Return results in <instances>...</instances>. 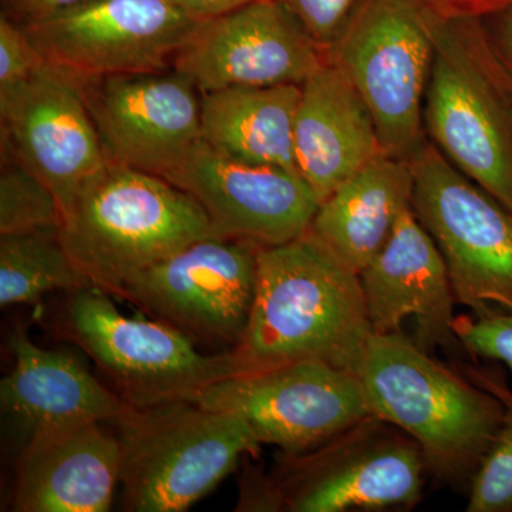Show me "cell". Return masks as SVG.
<instances>
[{
    "label": "cell",
    "instance_id": "cell-18",
    "mask_svg": "<svg viewBox=\"0 0 512 512\" xmlns=\"http://www.w3.org/2000/svg\"><path fill=\"white\" fill-rule=\"evenodd\" d=\"M104 423L39 431L26 440L13 510L106 512L120 484V444Z\"/></svg>",
    "mask_w": 512,
    "mask_h": 512
},
{
    "label": "cell",
    "instance_id": "cell-23",
    "mask_svg": "<svg viewBox=\"0 0 512 512\" xmlns=\"http://www.w3.org/2000/svg\"><path fill=\"white\" fill-rule=\"evenodd\" d=\"M93 286L67 254L59 228L0 235V306L35 303L50 292Z\"/></svg>",
    "mask_w": 512,
    "mask_h": 512
},
{
    "label": "cell",
    "instance_id": "cell-24",
    "mask_svg": "<svg viewBox=\"0 0 512 512\" xmlns=\"http://www.w3.org/2000/svg\"><path fill=\"white\" fill-rule=\"evenodd\" d=\"M461 372L493 393L503 404V423L493 446L478 468L470 493L468 512H512V390L504 373L491 367L461 366Z\"/></svg>",
    "mask_w": 512,
    "mask_h": 512
},
{
    "label": "cell",
    "instance_id": "cell-5",
    "mask_svg": "<svg viewBox=\"0 0 512 512\" xmlns=\"http://www.w3.org/2000/svg\"><path fill=\"white\" fill-rule=\"evenodd\" d=\"M111 426L120 444L124 507L134 512L188 510L261 447L237 416L195 400L128 403Z\"/></svg>",
    "mask_w": 512,
    "mask_h": 512
},
{
    "label": "cell",
    "instance_id": "cell-30",
    "mask_svg": "<svg viewBox=\"0 0 512 512\" xmlns=\"http://www.w3.org/2000/svg\"><path fill=\"white\" fill-rule=\"evenodd\" d=\"M488 19L490 25L485 26L491 46L512 90V9Z\"/></svg>",
    "mask_w": 512,
    "mask_h": 512
},
{
    "label": "cell",
    "instance_id": "cell-21",
    "mask_svg": "<svg viewBox=\"0 0 512 512\" xmlns=\"http://www.w3.org/2000/svg\"><path fill=\"white\" fill-rule=\"evenodd\" d=\"M413 192L410 161L383 154L320 202L308 232L360 274L412 207Z\"/></svg>",
    "mask_w": 512,
    "mask_h": 512
},
{
    "label": "cell",
    "instance_id": "cell-25",
    "mask_svg": "<svg viewBox=\"0 0 512 512\" xmlns=\"http://www.w3.org/2000/svg\"><path fill=\"white\" fill-rule=\"evenodd\" d=\"M62 221L55 192L22 161L2 150L0 235L60 228Z\"/></svg>",
    "mask_w": 512,
    "mask_h": 512
},
{
    "label": "cell",
    "instance_id": "cell-11",
    "mask_svg": "<svg viewBox=\"0 0 512 512\" xmlns=\"http://www.w3.org/2000/svg\"><path fill=\"white\" fill-rule=\"evenodd\" d=\"M259 248L220 237L200 239L150 266L111 295L180 330L192 342L237 348L247 329Z\"/></svg>",
    "mask_w": 512,
    "mask_h": 512
},
{
    "label": "cell",
    "instance_id": "cell-14",
    "mask_svg": "<svg viewBox=\"0 0 512 512\" xmlns=\"http://www.w3.org/2000/svg\"><path fill=\"white\" fill-rule=\"evenodd\" d=\"M110 163L164 177L201 141V93L173 67L80 79Z\"/></svg>",
    "mask_w": 512,
    "mask_h": 512
},
{
    "label": "cell",
    "instance_id": "cell-16",
    "mask_svg": "<svg viewBox=\"0 0 512 512\" xmlns=\"http://www.w3.org/2000/svg\"><path fill=\"white\" fill-rule=\"evenodd\" d=\"M0 123L2 150L49 185L62 212L77 190L110 163L79 77L50 64L0 90Z\"/></svg>",
    "mask_w": 512,
    "mask_h": 512
},
{
    "label": "cell",
    "instance_id": "cell-17",
    "mask_svg": "<svg viewBox=\"0 0 512 512\" xmlns=\"http://www.w3.org/2000/svg\"><path fill=\"white\" fill-rule=\"evenodd\" d=\"M359 278L373 332H399L403 320L413 318L420 348L463 350L454 333L457 299L446 261L413 207Z\"/></svg>",
    "mask_w": 512,
    "mask_h": 512
},
{
    "label": "cell",
    "instance_id": "cell-27",
    "mask_svg": "<svg viewBox=\"0 0 512 512\" xmlns=\"http://www.w3.org/2000/svg\"><path fill=\"white\" fill-rule=\"evenodd\" d=\"M45 64L25 28L0 16V90L23 82Z\"/></svg>",
    "mask_w": 512,
    "mask_h": 512
},
{
    "label": "cell",
    "instance_id": "cell-12",
    "mask_svg": "<svg viewBox=\"0 0 512 512\" xmlns=\"http://www.w3.org/2000/svg\"><path fill=\"white\" fill-rule=\"evenodd\" d=\"M197 22L174 0H89L22 26L46 64L90 79L171 69Z\"/></svg>",
    "mask_w": 512,
    "mask_h": 512
},
{
    "label": "cell",
    "instance_id": "cell-22",
    "mask_svg": "<svg viewBox=\"0 0 512 512\" xmlns=\"http://www.w3.org/2000/svg\"><path fill=\"white\" fill-rule=\"evenodd\" d=\"M299 99V84L201 93V140L235 160L296 171L293 126Z\"/></svg>",
    "mask_w": 512,
    "mask_h": 512
},
{
    "label": "cell",
    "instance_id": "cell-19",
    "mask_svg": "<svg viewBox=\"0 0 512 512\" xmlns=\"http://www.w3.org/2000/svg\"><path fill=\"white\" fill-rule=\"evenodd\" d=\"M293 151L296 171L319 204L384 154L372 113L332 63L323 64L301 84Z\"/></svg>",
    "mask_w": 512,
    "mask_h": 512
},
{
    "label": "cell",
    "instance_id": "cell-13",
    "mask_svg": "<svg viewBox=\"0 0 512 512\" xmlns=\"http://www.w3.org/2000/svg\"><path fill=\"white\" fill-rule=\"evenodd\" d=\"M325 63L326 49L282 0H254L198 20L173 69L205 93L235 86H301Z\"/></svg>",
    "mask_w": 512,
    "mask_h": 512
},
{
    "label": "cell",
    "instance_id": "cell-28",
    "mask_svg": "<svg viewBox=\"0 0 512 512\" xmlns=\"http://www.w3.org/2000/svg\"><path fill=\"white\" fill-rule=\"evenodd\" d=\"M328 52L360 0H282Z\"/></svg>",
    "mask_w": 512,
    "mask_h": 512
},
{
    "label": "cell",
    "instance_id": "cell-29",
    "mask_svg": "<svg viewBox=\"0 0 512 512\" xmlns=\"http://www.w3.org/2000/svg\"><path fill=\"white\" fill-rule=\"evenodd\" d=\"M446 20H485L512 9V0H424Z\"/></svg>",
    "mask_w": 512,
    "mask_h": 512
},
{
    "label": "cell",
    "instance_id": "cell-26",
    "mask_svg": "<svg viewBox=\"0 0 512 512\" xmlns=\"http://www.w3.org/2000/svg\"><path fill=\"white\" fill-rule=\"evenodd\" d=\"M454 333L471 357L495 360L512 370V315L501 311L456 316Z\"/></svg>",
    "mask_w": 512,
    "mask_h": 512
},
{
    "label": "cell",
    "instance_id": "cell-15",
    "mask_svg": "<svg viewBox=\"0 0 512 512\" xmlns=\"http://www.w3.org/2000/svg\"><path fill=\"white\" fill-rule=\"evenodd\" d=\"M163 178L200 204L218 237L258 248L302 237L319 208L296 171L235 160L202 140Z\"/></svg>",
    "mask_w": 512,
    "mask_h": 512
},
{
    "label": "cell",
    "instance_id": "cell-8",
    "mask_svg": "<svg viewBox=\"0 0 512 512\" xmlns=\"http://www.w3.org/2000/svg\"><path fill=\"white\" fill-rule=\"evenodd\" d=\"M412 207L446 261L457 303L512 315V210L457 170L430 141L410 160Z\"/></svg>",
    "mask_w": 512,
    "mask_h": 512
},
{
    "label": "cell",
    "instance_id": "cell-1",
    "mask_svg": "<svg viewBox=\"0 0 512 512\" xmlns=\"http://www.w3.org/2000/svg\"><path fill=\"white\" fill-rule=\"evenodd\" d=\"M372 333L359 274L306 232L259 248L251 315L231 350L235 375L302 360L355 373Z\"/></svg>",
    "mask_w": 512,
    "mask_h": 512
},
{
    "label": "cell",
    "instance_id": "cell-7",
    "mask_svg": "<svg viewBox=\"0 0 512 512\" xmlns=\"http://www.w3.org/2000/svg\"><path fill=\"white\" fill-rule=\"evenodd\" d=\"M427 477L419 444L370 414L319 447L281 453L268 481L274 511L345 512L412 508Z\"/></svg>",
    "mask_w": 512,
    "mask_h": 512
},
{
    "label": "cell",
    "instance_id": "cell-6",
    "mask_svg": "<svg viewBox=\"0 0 512 512\" xmlns=\"http://www.w3.org/2000/svg\"><path fill=\"white\" fill-rule=\"evenodd\" d=\"M424 0H360L329 46L365 101L386 156L412 160L426 143L423 110L440 20Z\"/></svg>",
    "mask_w": 512,
    "mask_h": 512
},
{
    "label": "cell",
    "instance_id": "cell-3",
    "mask_svg": "<svg viewBox=\"0 0 512 512\" xmlns=\"http://www.w3.org/2000/svg\"><path fill=\"white\" fill-rule=\"evenodd\" d=\"M59 237L92 285L111 295L150 266L218 235L187 192L160 175L109 163L74 194Z\"/></svg>",
    "mask_w": 512,
    "mask_h": 512
},
{
    "label": "cell",
    "instance_id": "cell-20",
    "mask_svg": "<svg viewBox=\"0 0 512 512\" xmlns=\"http://www.w3.org/2000/svg\"><path fill=\"white\" fill-rule=\"evenodd\" d=\"M13 369L0 382V402L28 439L39 431L80 423L111 424L127 402L63 350L40 348L26 328L10 335Z\"/></svg>",
    "mask_w": 512,
    "mask_h": 512
},
{
    "label": "cell",
    "instance_id": "cell-4",
    "mask_svg": "<svg viewBox=\"0 0 512 512\" xmlns=\"http://www.w3.org/2000/svg\"><path fill=\"white\" fill-rule=\"evenodd\" d=\"M423 124L460 173L512 210V90L484 20H440Z\"/></svg>",
    "mask_w": 512,
    "mask_h": 512
},
{
    "label": "cell",
    "instance_id": "cell-9",
    "mask_svg": "<svg viewBox=\"0 0 512 512\" xmlns=\"http://www.w3.org/2000/svg\"><path fill=\"white\" fill-rule=\"evenodd\" d=\"M66 325L133 406L194 400L237 373L231 352L201 353L187 335L161 320L124 315L96 286L72 293Z\"/></svg>",
    "mask_w": 512,
    "mask_h": 512
},
{
    "label": "cell",
    "instance_id": "cell-31",
    "mask_svg": "<svg viewBox=\"0 0 512 512\" xmlns=\"http://www.w3.org/2000/svg\"><path fill=\"white\" fill-rule=\"evenodd\" d=\"M174 2L192 18L202 20L215 18L254 0H174Z\"/></svg>",
    "mask_w": 512,
    "mask_h": 512
},
{
    "label": "cell",
    "instance_id": "cell-10",
    "mask_svg": "<svg viewBox=\"0 0 512 512\" xmlns=\"http://www.w3.org/2000/svg\"><path fill=\"white\" fill-rule=\"evenodd\" d=\"M194 400L237 416L261 446L284 454L319 447L370 416L355 373L318 360L225 377Z\"/></svg>",
    "mask_w": 512,
    "mask_h": 512
},
{
    "label": "cell",
    "instance_id": "cell-2",
    "mask_svg": "<svg viewBox=\"0 0 512 512\" xmlns=\"http://www.w3.org/2000/svg\"><path fill=\"white\" fill-rule=\"evenodd\" d=\"M355 375L369 413L419 444L429 477L468 495L503 423L500 400L402 330L373 332Z\"/></svg>",
    "mask_w": 512,
    "mask_h": 512
}]
</instances>
